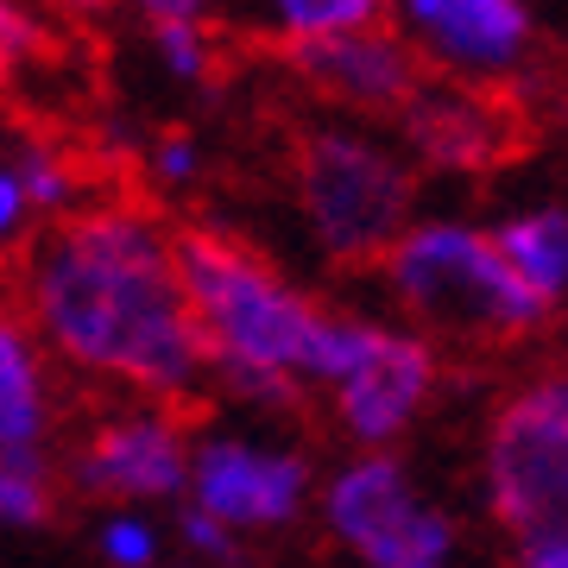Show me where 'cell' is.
<instances>
[{
  "label": "cell",
  "mask_w": 568,
  "mask_h": 568,
  "mask_svg": "<svg viewBox=\"0 0 568 568\" xmlns=\"http://www.w3.org/2000/svg\"><path fill=\"white\" fill-rule=\"evenodd\" d=\"M20 316L58 373L114 398L190 405L209 386L178 227L145 203L108 196L44 227L20 265Z\"/></svg>",
  "instance_id": "obj_1"
},
{
  "label": "cell",
  "mask_w": 568,
  "mask_h": 568,
  "mask_svg": "<svg viewBox=\"0 0 568 568\" xmlns=\"http://www.w3.org/2000/svg\"><path fill=\"white\" fill-rule=\"evenodd\" d=\"M178 278L203 342L209 386H222L241 417H284L304 405L335 304L222 227H183Z\"/></svg>",
  "instance_id": "obj_2"
},
{
  "label": "cell",
  "mask_w": 568,
  "mask_h": 568,
  "mask_svg": "<svg viewBox=\"0 0 568 568\" xmlns=\"http://www.w3.org/2000/svg\"><path fill=\"white\" fill-rule=\"evenodd\" d=\"M373 278L386 316H398L436 347H511L556 323L506 272L487 222L467 215H417L379 253Z\"/></svg>",
  "instance_id": "obj_3"
},
{
  "label": "cell",
  "mask_w": 568,
  "mask_h": 568,
  "mask_svg": "<svg viewBox=\"0 0 568 568\" xmlns=\"http://www.w3.org/2000/svg\"><path fill=\"white\" fill-rule=\"evenodd\" d=\"M443 347L424 342L386 310H342L328 316V342L310 379V398H323L328 424L347 448L405 455L424 417L443 398Z\"/></svg>",
  "instance_id": "obj_4"
},
{
  "label": "cell",
  "mask_w": 568,
  "mask_h": 568,
  "mask_svg": "<svg viewBox=\"0 0 568 568\" xmlns=\"http://www.w3.org/2000/svg\"><path fill=\"white\" fill-rule=\"evenodd\" d=\"M291 196L304 241L328 265H379V253L417 222L410 159L361 121L310 126L291 159Z\"/></svg>",
  "instance_id": "obj_5"
},
{
  "label": "cell",
  "mask_w": 568,
  "mask_h": 568,
  "mask_svg": "<svg viewBox=\"0 0 568 568\" xmlns=\"http://www.w3.org/2000/svg\"><path fill=\"white\" fill-rule=\"evenodd\" d=\"M323 467L304 443H291L272 417H222L196 424L190 436V480H183V511L209 518L234 544H260L304 525L316 506Z\"/></svg>",
  "instance_id": "obj_6"
},
{
  "label": "cell",
  "mask_w": 568,
  "mask_h": 568,
  "mask_svg": "<svg viewBox=\"0 0 568 568\" xmlns=\"http://www.w3.org/2000/svg\"><path fill=\"white\" fill-rule=\"evenodd\" d=\"M310 511L361 568H455L462 556L455 511L424 487L405 455L347 448L335 467H323Z\"/></svg>",
  "instance_id": "obj_7"
},
{
  "label": "cell",
  "mask_w": 568,
  "mask_h": 568,
  "mask_svg": "<svg viewBox=\"0 0 568 568\" xmlns=\"http://www.w3.org/2000/svg\"><path fill=\"white\" fill-rule=\"evenodd\" d=\"M474 487L506 537L568 518V366H537L493 398L474 443Z\"/></svg>",
  "instance_id": "obj_8"
},
{
  "label": "cell",
  "mask_w": 568,
  "mask_h": 568,
  "mask_svg": "<svg viewBox=\"0 0 568 568\" xmlns=\"http://www.w3.org/2000/svg\"><path fill=\"white\" fill-rule=\"evenodd\" d=\"M190 410L183 405H152V398H114L108 410H95L82 436L63 455V480L82 499L133 511H164L183 499L190 480Z\"/></svg>",
  "instance_id": "obj_9"
},
{
  "label": "cell",
  "mask_w": 568,
  "mask_h": 568,
  "mask_svg": "<svg viewBox=\"0 0 568 568\" xmlns=\"http://www.w3.org/2000/svg\"><path fill=\"white\" fill-rule=\"evenodd\" d=\"M386 26L417 63H436L455 82L518 77L537 44L525 0H386Z\"/></svg>",
  "instance_id": "obj_10"
},
{
  "label": "cell",
  "mask_w": 568,
  "mask_h": 568,
  "mask_svg": "<svg viewBox=\"0 0 568 568\" xmlns=\"http://www.w3.org/2000/svg\"><path fill=\"white\" fill-rule=\"evenodd\" d=\"M291 63L335 108H354V114H405L410 95L424 89V63L410 58V44L392 26H366V32H347V39L297 44Z\"/></svg>",
  "instance_id": "obj_11"
},
{
  "label": "cell",
  "mask_w": 568,
  "mask_h": 568,
  "mask_svg": "<svg viewBox=\"0 0 568 568\" xmlns=\"http://www.w3.org/2000/svg\"><path fill=\"white\" fill-rule=\"evenodd\" d=\"M51 443H58V366L20 310H0V462H44Z\"/></svg>",
  "instance_id": "obj_12"
},
{
  "label": "cell",
  "mask_w": 568,
  "mask_h": 568,
  "mask_svg": "<svg viewBox=\"0 0 568 568\" xmlns=\"http://www.w3.org/2000/svg\"><path fill=\"white\" fill-rule=\"evenodd\" d=\"M499 260L530 297L562 316L568 310V203H525V209H506L499 222H487Z\"/></svg>",
  "instance_id": "obj_13"
},
{
  "label": "cell",
  "mask_w": 568,
  "mask_h": 568,
  "mask_svg": "<svg viewBox=\"0 0 568 568\" xmlns=\"http://www.w3.org/2000/svg\"><path fill=\"white\" fill-rule=\"evenodd\" d=\"M405 133H410V152L424 164H443V171H480L499 152L493 114L480 102H467V95H429V89H417L405 108Z\"/></svg>",
  "instance_id": "obj_14"
},
{
  "label": "cell",
  "mask_w": 568,
  "mask_h": 568,
  "mask_svg": "<svg viewBox=\"0 0 568 568\" xmlns=\"http://www.w3.org/2000/svg\"><path fill=\"white\" fill-rule=\"evenodd\" d=\"M253 7L291 51L297 44H323V39H347V32H366V26H386V0H253Z\"/></svg>",
  "instance_id": "obj_15"
},
{
  "label": "cell",
  "mask_w": 568,
  "mask_h": 568,
  "mask_svg": "<svg viewBox=\"0 0 568 568\" xmlns=\"http://www.w3.org/2000/svg\"><path fill=\"white\" fill-rule=\"evenodd\" d=\"M89 544L102 556V568H164L171 562V525L159 511H133V506H108L89 530Z\"/></svg>",
  "instance_id": "obj_16"
},
{
  "label": "cell",
  "mask_w": 568,
  "mask_h": 568,
  "mask_svg": "<svg viewBox=\"0 0 568 568\" xmlns=\"http://www.w3.org/2000/svg\"><path fill=\"white\" fill-rule=\"evenodd\" d=\"M13 164H20V178H26V190H32V203H39L44 227L89 203V196H82V164L70 159L63 145L26 140V145H13Z\"/></svg>",
  "instance_id": "obj_17"
},
{
  "label": "cell",
  "mask_w": 568,
  "mask_h": 568,
  "mask_svg": "<svg viewBox=\"0 0 568 568\" xmlns=\"http://www.w3.org/2000/svg\"><path fill=\"white\" fill-rule=\"evenodd\" d=\"M152 32V58L171 82L183 89H203L215 77V32L209 26H183V20H164V26H145Z\"/></svg>",
  "instance_id": "obj_18"
},
{
  "label": "cell",
  "mask_w": 568,
  "mask_h": 568,
  "mask_svg": "<svg viewBox=\"0 0 568 568\" xmlns=\"http://www.w3.org/2000/svg\"><path fill=\"white\" fill-rule=\"evenodd\" d=\"M58 511L51 467L44 462H0V530H39Z\"/></svg>",
  "instance_id": "obj_19"
},
{
  "label": "cell",
  "mask_w": 568,
  "mask_h": 568,
  "mask_svg": "<svg viewBox=\"0 0 568 568\" xmlns=\"http://www.w3.org/2000/svg\"><path fill=\"white\" fill-rule=\"evenodd\" d=\"M203 171H209V152L183 126H171V133H159V140L145 145V178H152L159 196H190L203 183Z\"/></svg>",
  "instance_id": "obj_20"
},
{
  "label": "cell",
  "mask_w": 568,
  "mask_h": 568,
  "mask_svg": "<svg viewBox=\"0 0 568 568\" xmlns=\"http://www.w3.org/2000/svg\"><path fill=\"white\" fill-rule=\"evenodd\" d=\"M39 234H44V215H39V203H32V190H26L13 152H7V159H0V253H26Z\"/></svg>",
  "instance_id": "obj_21"
},
{
  "label": "cell",
  "mask_w": 568,
  "mask_h": 568,
  "mask_svg": "<svg viewBox=\"0 0 568 568\" xmlns=\"http://www.w3.org/2000/svg\"><path fill=\"white\" fill-rule=\"evenodd\" d=\"M44 44H51V26L39 20V7H26V0H0V77H13V70H26V63H39Z\"/></svg>",
  "instance_id": "obj_22"
},
{
  "label": "cell",
  "mask_w": 568,
  "mask_h": 568,
  "mask_svg": "<svg viewBox=\"0 0 568 568\" xmlns=\"http://www.w3.org/2000/svg\"><path fill=\"white\" fill-rule=\"evenodd\" d=\"M511 568H568V518L511 537Z\"/></svg>",
  "instance_id": "obj_23"
},
{
  "label": "cell",
  "mask_w": 568,
  "mask_h": 568,
  "mask_svg": "<svg viewBox=\"0 0 568 568\" xmlns=\"http://www.w3.org/2000/svg\"><path fill=\"white\" fill-rule=\"evenodd\" d=\"M126 7H140L145 26H164V20H183V26H209L222 13V0H126Z\"/></svg>",
  "instance_id": "obj_24"
},
{
  "label": "cell",
  "mask_w": 568,
  "mask_h": 568,
  "mask_svg": "<svg viewBox=\"0 0 568 568\" xmlns=\"http://www.w3.org/2000/svg\"><path fill=\"white\" fill-rule=\"evenodd\" d=\"M51 13H63V20H108L121 0H44Z\"/></svg>",
  "instance_id": "obj_25"
},
{
  "label": "cell",
  "mask_w": 568,
  "mask_h": 568,
  "mask_svg": "<svg viewBox=\"0 0 568 568\" xmlns=\"http://www.w3.org/2000/svg\"><path fill=\"white\" fill-rule=\"evenodd\" d=\"M164 568H196V562H183V556H171V562H164Z\"/></svg>",
  "instance_id": "obj_26"
}]
</instances>
